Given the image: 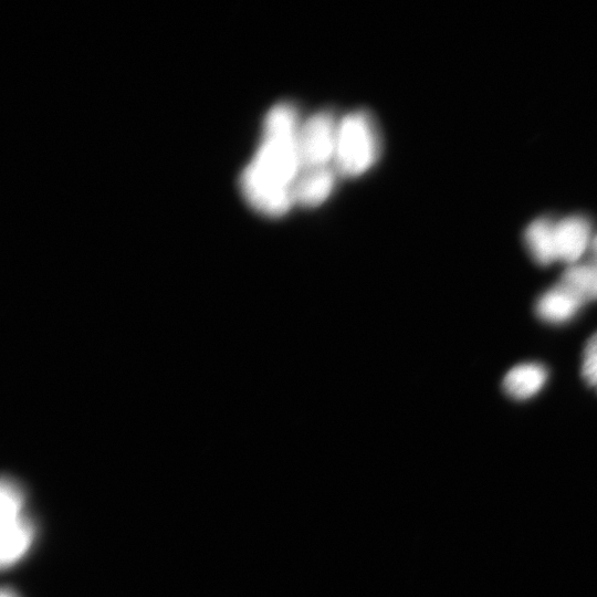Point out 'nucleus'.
<instances>
[{"mask_svg":"<svg viewBox=\"0 0 597 597\" xmlns=\"http://www.w3.org/2000/svg\"><path fill=\"white\" fill-rule=\"evenodd\" d=\"M297 118L292 103L275 104L265 116L260 145L240 175L245 201L265 217H282L295 203L294 185L300 174Z\"/></svg>","mask_w":597,"mask_h":597,"instance_id":"f257e3e1","label":"nucleus"},{"mask_svg":"<svg viewBox=\"0 0 597 597\" xmlns=\"http://www.w3.org/2000/svg\"><path fill=\"white\" fill-rule=\"evenodd\" d=\"M337 127L329 111L312 115L297 133L300 171L329 166L334 159Z\"/></svg>","mask_w":597,"mask_h":597,"instance_id":"20e7f679","label":"nucleus"},{"mask_svg":"<svg viewBox=\"0 0 597 597\" xmlns=\"http://www.w3.org/2000/svg\"><path fill=\"white\" fill-rule=\"evenodd\" d=\"M1 597H19V595L10 587L2 588Z\"/></svg>","mask_w":597,"mask_h":597,"instance_id":"f8f14e48","label":"nucleus"},{"mask_svg":"<svg viewBox=\"0 0 597 597\" xmlns=\"http://www.w3.org/2000/svg\"><path fill=\"white\" fill-rule=\"evenodd\" d=\"M590 247H591V251L594 253V260L597 261V234L593 238Z\"/></svg>","mask_w":597,"mask_h":597,"instance_id":"ddd939ff","label":"nucleus"},{"mask_svg":"<svg viewBox=\"0 0 597 597\" xmlns=\"http://www.w3.org/2000/svg\"><path fill=\"white\" fill-rule=\"evenodd\" d=\"M591 226L580 214L568 216L554 224L556 260L568 265L576 263L591 243Z\"/></svg>","mask_w":597,"mask_h":597,"instance_id":"39448f33","label":"nucleus"},{"mask_svg":"<svg viewBox=\"0 0 597 597\" xmlns=\"http://www.w3.org/2000/svg\"><path fill=\"white\" fill-rule=\"evenodd\" d=\"M336 169L331 166L300 171L294 185V200L306 208L323 203L331 195Z\"/></svg>","mask_w":597,"mask_h":597,"instance_id":"423d86ee","label":"nucleus"},{"mask_svg":"<svg viewBox=\"0 0 597 597\" xmlns=\"http://www.w3.org/2000/svg\"><path fill=\"white\" fill-rule=\"evenodd\" d=\"M558 283L583 304L597 300V261L574 263L566 268Z\"/></svg>","mask_w":597,"mask_h":597,"instance_id":"9d476101","label":"nucleus"},{"mask_svg":"<svg viewBox=\"0 0 597 597\" xmlns=\"http://www.w3.org/2000/svg\"><path fill=\"white\" fill-rule=\"evenodd\" d=\"M554 224L555 221L549 218L541 217L533 220L524 231L525 245L538 265L547 266L557 261Z\"/></svg>","mask_w":597,"mask_h":597,"instance_id":"1a4fd4ad","label":"nucleus"},{"mask_svg":"<svg viewBox=\"0 0 597 597\" xmlns=\"http://www.w3.org/2000/svg\"><path fill=\"white\" fill-rule=\"evenodd\" d=\"M379 135L373 116L364 109L346 115L337 127L334 164L344 177H357L377 160Z\"/></svg>","mask_w":597,"mask_h":597,"instance_id":"f03ea898","label":"nucleus"},{"mask_svg":"<svg viewBox=\"0 0 597 597\" xmlns=\"http://www.w3.org/2000/svg\"><path fill=\"white\" fill-rule=\"evenodd\" d=\"M547 380V369L538 363H524L510 369L503 378L504 392L515 400L535 396Z\"/></svg>","mask_w":597,"mask_h":597,"instance_id":"6e6552de","label":"nucleus"},{"mask_svg":"<svg viewBox=\"0 0 597 597\" xmlns=\"http://www.w3.org/2000/svg\"><path fill=\"white\" fill-rule=\"evenodd\" d=\"M584 304L559 283L544 292L535 304V313L542 321L562 324L573 318Z\"/></svg>","mask_w":597,"mask_h":597,"instance_id":"0eeeda50","label":"nucleus"},{"mask_svg":"<svg viewBox=\"0 0 597 597\" xmlns=\"http://www.w3.org/2000/svg\"><path fill=\"white\" fill-rule=\"evenodd\" d=\"M1 499V566L11 567L30 549L35 538V527L25 514V493L12 478L3 476Z\"/></svg>","mask_w":597,"mask_h":597,"instance_id":"7ed1b4c3","label":"nucleus"},{"mask_svg":"<svg viewBox=\"0 0 597 597\" xmlns=\"http://www.w3.org/2000/svg\"><path fill=\"white\" fill-rule=\"evenodd\" d=\"M582 376L585 383L597 391V332L586 342L583 352Z\"/></svg>","mask_w":597,"mask_h":597,"instance_id":"9b49d317","label":"nucleus"}]
</instances>
